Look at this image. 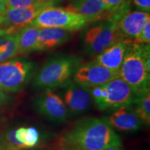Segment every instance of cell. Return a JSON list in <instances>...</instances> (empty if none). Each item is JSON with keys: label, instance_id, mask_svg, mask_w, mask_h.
<instances>
[{"label": "cell", "instance_id": "d6a6232c", "mask_svg": "<svg viewBox=\"0 0 150 150\" xmlns=\"http://www.w3.org/2000/svg\"><path fill=\"white\" fill-rule=\"evenodd\" d=\"M53 1H56V0H53Z\"/></svg>", "mask_w": 150, "mask_h": 150}, {"label": "cell", "instance_id": "d4e9b609", "mask_svg": "<svg viewBox=\"0 0 150 150\" xmlns=\"http://www.w3.org/2000/svg\"><path fill=\"white\" fill-rule=\"evenodd\" d=\"M133 2L139 11L149 13L150 0H133Z\"/></svg>", "mask_w": 150, "mask_h": 150}, {"label": "cell", "instance_id": "cb8c5ba5", "mask_svg": "<svg viewBox=\"0 0 150 150\" xmlns=\"http://www.w3.org/2000/svg\"><path fill=\"white\" fill-rule=\"evenodd\" d=\"M103 1L114 13L129 4L127 0H103Z\"/></svg>", "mask_w": 150, "mask_h": 150}, {"label": "cell", "instance_id": "603a6c76", "mask_svg": "<svg viewBox=\"0 0 150 150\" xmlns=\"http://www.w3.org/2000/svg\"><path fill=\"white\" fill-rule=\"evenodd\" d=\"M150 43V21H148L145 24L140 34L137 38L135 44L142 45Z\"/></svg>", "mask_w": 150, "mask_h": 150}, {"label": "cell", "instance_id": "52a82bcc", "mask_svg": "<svg viewBox=\"0 0 150 150\" xmlns=\"http://www.w3.org/2000/svg\"><path fill=\"white\" fill-rule=\"evenodd\" d=\"M93 22L65 8L54 6L44 9L30 24L39 28H59L74 32L87 27Z\"/></svg>", "mask_w": 150, "mask_h": 150}, {"label": "cell", "instance_id": "484cf974", "mask_svg": "<svg viewBox=\"0 0 150 150\" xmlns=\"http://www.w3.org/2000/svg\"><path fill=\"white\" fill-rule=\"evenodd\" d=\"M16 137L19 141L25 145L26 138H27V128L20 127V128L16 129Z\"/></svg>", "mask_w": 150, "mask_h": 150}, {"label": "cell", "instance_id": "5b68a950", "mask_svg": "<svg viewBox=\"0 0 150 150\" xmlns=\"http://www.w3.org/2000/svg\"><path fill=\"white\" fill-rule=\"evenodd\" d=\"M93 101L101 110H115L131 105L136 95L119 76L104 85L90 88Z\"/></svg>", "mask_w": 150, "mask_h": 150}, {"label": "cell", "instance_id": "5bb4252c", "mask_svg": "<svg viewBox=\"0 0 150 150\" xmlns=\"http://www.w3.org/2000/svg\"><path fill=\"white\" fill-rule=\"evenodd\" d=\"M65 8L88 18L93 22L108 18L115 14L110 10L103 0H74Z\"/></svg>", "mask_w": 150, "mask_h": 150}, {"label": "cell", "instance_id": "83f0119b", "mask_svg": "<svg viewBox=\"0 0 150 150\" xmlns=\"http://www.w3.org/2000/svg\"><path fill=\"white\" fill-rule=\"evenodd\" d=\"M11 97L8 96L6 92L1 91L0 89V106H2L4 104H6L10 101Z\"/></svg>", "mask_w": 150, "mask_h": 150}, {"label": "cell", "instance_id": "7402d4cb", "mask_svg": "<svg viewBox=\"0 0 150 150\" xmlns=\"http://www.w3.org/2000/svg\"><path fill=\"white\" fill-rule=\"evenodd\" d=\"M3 1L5 2L8 8H16L29 6L45 0H3Z\"/></svg>", "mask_w": 150, "mask_h": 150}, {"label": "cell", "instance_id": "4fadbf2b", "mask_svg": "<svg viewBox=\"0 0 150 150\" xmlns=\"http://www.w3.org/2000/svg\"><path fill=\"white\" fill-rule=\"evenodd\" d=\"M103 118L112 128L121 131L134 132L139 130L142 125L134 111L132 104L116 108L113 112Z\"/></svg>", "mask_w": 150, "mask_h": 150}, {"label": "cell", "instance_id": "8fae6325", "mask_svg": "<svg viewBox=\"0 0 150 150\" xmlns=\"http://www.w3.org/2000/svg\"><path fill=\"white\" fill-rule=\"evenodd\" d=\"M55 1L45 0L29 6L22 8H8L4 15L6 27H15L21 29L30 24L42 11L49 6H53Z\"/></svg>", "mask_w": 150, "mask_h": 150}, {"label": "cell", "instance_id": "2e32d148", "mask_svg": "<svg viewBox=\"0 0 150 150\" xmlns=\"http://www.w3.org/2000/svg\"><path fill=\"white\" fill-rule=\"evenodd\" d=\"M72 33L59 28H40L35 52L47 51L63 45L70 40Z\"/></svg>", "mask_w": 150, "mask_h": 150}, {"label": "cell", "instance_id": "4dcf8cb0", "mask_svg": "<svg viewBox=\"0 0 150 150\" xmlns=\"http://www.w3.org/2000/svg\"><path fill=\"white\" fill-rule=\"evenodd\" d=\"M5 22V19L3 16H0V25H4Z\"/></svg>", "mask_w": 150, "mask_h": 150}, {"label": "cell", "instance_id": "9a60e30c", "mask_svg": "<svg viewBox=\"0 0 150 150\" xmlns=\"http://www.w3.org/2000/svg\"><path fill=\"white\" fill-rule=\"evenodd\" d=\"M128 46L129 44H127L126 42L117 41L95 56L93 62L110 70L118 72Z\"/></svg>", "mask_w": 150, "mask_h": 150}, {"label": "cell", "instance_id": "8992f818", "mask_svg": "<svg viewBox=\"0 0 150 150\" xmlns=\"http://www.w3.org/2000/svg\"><path fill=\"white\" fill-rule=\"evenodd\" d=\"M36 64L29 59L15 58L0 64V89L16 93L25 88L32 79Z\"/></svg>", "mask_w": 150, "mask_h": 150}, {"label": "cell", "instance_id": "9c48e42d", "mask_svg": "<svg viewBox=\"0 0 150 150\" xmlns=\"http://www.w3.org/2000/svg\"><path fill=\"white\" fill-rule=\"evenodd\" d=\"M36 111L48 120L56 123L66 121L70 114L64 102L52 90H45L35 101Z\"/></svg>", "mask_w": 150, "mask_h": 150}, {"label": "cell", "instance_id": "6da1fadb", "mask_svg": "<svg viewBox=\"0 0 150 150\" xmlns=\"http://www.w3.org/2000/svg\"><path fill=\"white\" fill-rule=\"evenodd\" d=\"M58 150H102L121 147L120 136L104 118L79 120L62 133L56 142Z\"/></svg>", "mask_w": 150, "mask_h": 150}, {"label": "cell", "instance_id": "44dd1931", "mask_svg": "<svg viewBox=\"0 0 150 150\" xmlns=\"http://www.w3.org/2000/svg\"><path fill=\"white\" fill-rule=\"evenodd\" d=\"M40 135L38 131L35 127H30L27 128V138H26V148H31L35 147L38 142Z\"/></svg>", "mask_w": 150, "mask_h": 150}, {"label": "cell", "instance_id": "ffe728a7", "mask_svg": "<svg viewBox=\"0 0 150 150\" xmlns=\"http://www.w3.org/2000/svg\"><path fill=\"white\" fill-rule=\"evenodd\" d=\"M16 131L15 129L8 131L0 139V144L6 150H21L26 148L25 145L16 138Z\"/></svg>", "mask_w": 150, "mask_h": 150}, {"label": "cell", "instance_id": "ac0fdd59", "mask_svg": "<svg viewBox=\"0 0 150 150\" xmlns=\"http://www.w3.org/2000/svg\"><path fill=\"white\" fill-rule=\"evenodd\" d=\"M18 32L0 37V64L19 55Z\"/></svg>", "mask_w": 150, "mask_h": 150}, {"label": "cell", "instance_id": "277c9868", "mask_svg": "<svg viewBox=\"0 0 150 150\" xmlns=\"http://www.w3.org/2000/svg\"><path fill=\"white\" fill-rule=\"evenodd\" d=\"M118 76L130 86L136 95L149 91L150 70L142 55L140 45H129Z\"/></svg>", "mask_w": 150, "mask_h": 150}, {"label": "cell", "instance_id": "7c38bea8", "mask_svg": "<svg viewBox=\"0 0 150 150\" xmlns=\"http://www.w3.org/2000/svg\"><path fill=\"white\" fill-rule=\"evenodd\" d=\"M63 87L65 89L62 93V99L70 115H80L89 109L93 102L89 88L74 82H69Z\"/></svg>", "mask_w": 150, "mask_h": 150}, {"label": "cell", "instance_id": "f1b7e54d", "mask_svg": "<svg viewBox=\"0 0 150 150\" xmlns=\"http://www.w3.org/2000/svg\"><path fill=\"white\" fill-rule=\"evenodd\" d=\"M7 9H8V8H7L4 1L3 0H0V16H4Z\"/></svg>", "mask_w": 150, "mask_h": 150}, {"label": "cell", "instance_id": "ba28073f", "mask_svg": "<svg viewBox=\"0 0 150 150\" xmlns=\"http://www.w3.org/2000/svg\"><path fill=\"white\" fill-rule=\"evenodd\" d=\"M118 76V72L91 62L79 65L72 75L74 83L86 88L104 85Z\"/></svg>", "mask_w": 150, "mask_h": 150}, {"label": "cell", "instance_id": "7a4b0ae2", "mask_svg": "<svg viewBox=\"0 0 150 150\" xmlns=\"http://www.w3.org/2000/svg\"><path fill=\"white\" fill-rule=\"evenodd\" d=\"M129 4L124 7L110 18L92 23L82 35L83 51L90 56H95L105 49L117 41V23L119 20L129 10Z\"/></svg>", "mask_w": 150, "mask_h": 150}, {"label": "cell", "instance_id": "1f68e13d", "mask_svg": "<svg viewBox=\"0 0 150 150\" xmlns=\"http://www.w3.org/2000/svg\"><path fill=\"white\" fill-rule=\"evenodd\" d=\"M0 150H6V149H4V147L3 146L1 145V144H0Z\"/></svg>", "mask_w": 150, "mask_h": 150}, {"label": "cell", "instance_id": "4316f807", "mask_svg": "<svg viewBox=\"0 0 150 150\" xmlns=\"http://www.w3.org/2000/svg\"><path fill=\"white\" fill-rule=\"evenodd\" d=\"M20 29L15 27H0V37L12 34V33H16Z\"/></svg>", "mask_w": 150, "mask_h": 150}, {"label": "cell", "instance_id": "d6986e66", "mask_svg": "<svg viewBox=\"0 0 150 150\" xmlns=\"http://www.w3.org/2000/svg\"><path fill=\"white\" fill-rule=\"evenodd\" d=\"M134 111L142 124L146 126L150 125V91L136 95L132 104Z\"/></svg>", "mask_w": 150, "mask_h": 150}, {"label": "cell", "instance_id": "e0dca14e", "mask_svg": "<svg viewBox=\"0 0 150 150\" xmlns=\"http://www.w3.org/2000/svg\"><path fill=\"white\" fill-rule=\"evenodd\" d=\"M39 29L35 26L28 24L21 28L18 32V53L21 55L36 51Z\"/></svg>", "mask_w": 150, "mask_h": 150}, {"label": "cell", "instance_id": "3957f363", "mask_svg": "<svg viewBox=\"0 0 150 150\" xmlns=\"http://www.w3.org/2000/svg\"><path fill=\"white\" fill-rule=\"evenodd\" d=\"M79 59L71 56H57L48 60L35 75V89L52 90L66 86L78 66Z\"/></svg>", "mask_w": 150, "mask_h": 150}, {"label": "cell", "instance_id": "30bf717a", "mask_svg": "<svg viewBox=\"0 0 150 150\" xmlns=\"http://www.w3.org/2000/svg\"><path fill=\"white\" fill-rule=\"evenodd\" d=\"M148 21H150L149 13L142 11H127L118 21V40L129 45L135 44L138 35Z\"/></svg>", "mask_w": 150, "mask_h": 150}, {"label": "cell", "instance_id": "f546056e", "mask_svg": "<svg viewBox=\"0 0 150 150\" xmlns=\"http://www.w3.org/2000/svg\"><path fill=\"white\" fill-rule=\"evenodd\" d=\"M102 150H123L122 149L121 147H107L105 148L104 149Z\"/></svg>", "mask_w": 150, "mask_h": 150}]
</instances>
